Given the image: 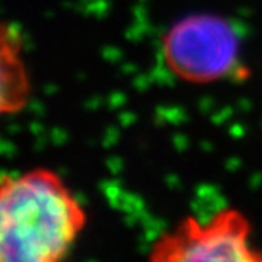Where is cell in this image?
<instances>
[{
    "label": "cell",
    "instance_id": "1",
    "mask_svg": "<svg viewBox=\"0 0 262 262\" xmlns=\"http://www.w3.org/2000/svg\"><path fill=\"white\" fill-rule=\"evenodd\" d=\"M85 212L65 182L36 167L4 176L0 185V259L57 262L76 243Z\"/></svg>",
    "mask_w": 262,
    "mask_h": 262
},
{
    "label": "cell",
    "instance_id": "2",
    "mask_svg": "<svg viewBox=\"0 0 262 262\" xmlns=\"http://www.w3.org/2000/svg\"><path fill=\"white\" fill-rule=\"evenodd\" d=\"M163 60L172 74L191 84L245 79L242 43L226 17L193 13L176 21L163 36Z\"/></svg>",
    "mask_w": 262,
    "mask_h": 262
},
{
    "label": "cell",
    "instance_id": "3",
    "mask_svg": "<svg viewBox=\"0 0 262 262\" xmlns=\"http://www.w3.org/2000/svg\"><path fill=\"white\" fill-rule=\"evenodd\" d=\"M251 226L240 212L226 209L209 220L186 218L152 247L154 260L251 262L262 254L250 242Z\"/></svg>",
    "mask_w": 262,
    "mask_h": 262
},
{
    "label": "cell",
    "instance_id": "4",
    "mask_svg": "<svg viewBox=\"0 0 262 262\" xmlns=\"http://www.w3.org/2000/svg\"><path fill=\"white\" fill-rule=\"evenodd\" d=\"M0 65H2V112L14 114L19 112L29 97V78L21 60V33L16 26L4 24L2 48H0Z\"/></svg>",
    "mask_w": 262,
    "mask_h": 262
}]
</instances>
